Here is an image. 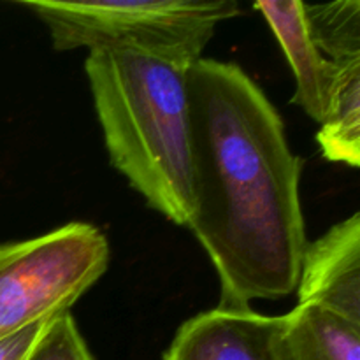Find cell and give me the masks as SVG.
I'll return each mask as SVG.
<instances>
[{"instance_id": "6da1fadb", "label": "cell", "mask_w": 360, "mask_h": 360, "mask_svg": "<svg viewBox=\"0 0 360 360\" xmlns=\"http://www.w3.org/2000/svg\"><path fill=\"white\" fill-rule=\"evenodd\" d=\"M193 210L188 227L220 278V304L250 308L295 290L306 229L301 158L280 112L236 63L188 69Z\"/></svg>"}, {"instance_id": "7a4b0ae2", "label": "cell", "mask_w": 360, "mask_h": 360, "mask_svg": "<svg viewBox=\"0 0 360 360\" xmlns=\"http://www.w3.org/2000/svg\"><path fill=\"white\" fill-rule=\"evenodd\" d=\"M188 69L130 49H95L84 62L109 160L179 227L193 210Z\"/></svg>"}, {"instance_id": "3957f363", "label": "cell", "mask_w": 360, "mask_h": 360, "mask_svg": "<svg viewBox=\"0 0 360 360\" xmlns=\"http://www.w3.org/2000/svg\"><path fill=\"white\" fill-rule=\"evenodd\" d=\"M48 27L58 51L130 49L192 67L218 23L239 13L236 0H20Z\"/></svg>"}, {"instance_id": "277c9868", "label": "cell", "mask_w": 360, "mask_h": 360, "mask_svg": "<svg viewBox=\"0 0 360 360\" xmlns=\"http://www.w3.org/2000/svg\"><path fill=\"white\" fill-rule=\"evenodd\" d=\"M109 264V243L83 221L0 245V340L69 311Z\"/></svg>"}, {"instance_id": "5b68a950", "label": "cell", "mask_w": 360, "mask_h": 360, "mask_svg": "<svg viewBox=\"0 0 360 360\" xmlns=\"http://www.w3.org/2000/svg\"><path fill=\"white\" fill-rule=\"evenodd\" d=\"M295 290L299 304L360 327V213L306 243Z\"/></svg>"}, {"instance_id": "8992f818", "label": "cell", "mask_w": 360, "mask_h": 360, "mask_svg": "<svg viewBox=\"0 0 360 360\" xmlns=\"http://www.w3.org/2000/svg\"><path fill=\"white\" fill-rule=\"evenodd\" d=\"M276 329L278 316L217 306L179 327L164 360H280L273 347Z\"/></svg>"}, {"instance_id": "52a82bcc", "label": "cell", "mask_w": 360, "mask_h": 360, "mask_svg": "<svg viewBox=\"0 0 360 360\" xmlns=\"http://www.w3.org/2000/svg\"><path fill=\"white\" fill-rule=\"evenodd\" d=\"M255 9L267 20L294 70L297 86L292 102L320 125L340 67L326 58L313 42L306 23L304 4L299 0H262L255 4Z\"/></svg>"}, {"instance_id": "ba28073f", "label": "cell", "mask_w": 360, "mask_h": 360, "mask_svg": "<svg viewBox=\"0 0 360 360\" xmlns=\"http://www.w3.org/2000/svg\"><path fill=\"white\" fill-rule=\"evenodd\" d=\"M273 347L280 360H360V327L316 306L297 304L278 316Z\"/></svg>"}, {"instance_id": "9c48e42d", "label": "cell", "mask_w": 360, "mask_h": 360, "mask_svg": "<svg viewBox=\"0 0 360 360\" xmlns=\"http://www.w3.org/2000/svg\"><path fill=\"white\" fill-rule=\"evenodd\" d=\"M338 77L316 134L322 155L329 162L360 165V60L338 65Z\"/></svg>"}, {"instance_id": "30bf717a", "label": "cell", "mask_w": 360, "mask_h": 360, "mask_svg": "<svg viewBox=\"0 0 360 360\" xmlns=\"http://www.w3.org/2000/svg\"><path fill=\"white\" fill-rule=\"evenodd\" d=\"M308 32L322 55L330 62L360 60V2L338 0L330 4H304Z\"/></svg>"}, {"instance_id": "8fae6325", "label": "cell", "mask_w": 360, "mask_h": 360, "mask_svg": "<svg viewBox=\"0 0 360 360\" xmlns=\"http://www.w3.org/2000/svg\"><path fill=\"white\" fill-rule=\"evenodd\" d=\"M27 360H94L69 311L58 313L48 323Z\"/></svg>"}, {"instance_id": "7c38bea8", "label": "cell", "mask_w": 360, "mask_h": 360, "mask_svg": "<svg viewBox=\"0 0 360 360\" xmlns=\"http://www.w3.org/2000/svg\"><path fill=\"white\" fill-rule=\"evenodd\" d=\"M51 319L53 316L37 320V322L2 338L0 340V360H27L28 354L46 330L48 323L51 322Z\"/></svg>"}]
</instances>
